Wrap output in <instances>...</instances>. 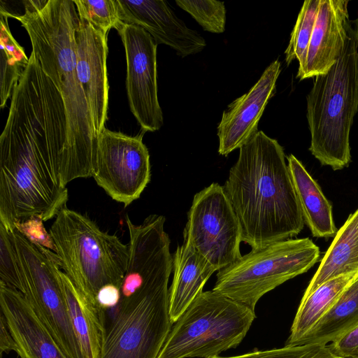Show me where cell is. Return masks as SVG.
<instances>
[{
    "instance_id": "484cf974",
    "label": "cell",
    "mask_w": 358,
    "mask_h": 358,
    "mask_svg": "<svg viewBox=\"0 0 358 358\" xmlns=\"http://www.w3.org/2000/svg\"><path fill=\"white\" fill-rule=\"evenodd\" d=\"M80 20L91 24L95 29L108 34L117 29L120 20L117 0H73Z\"/></svg>"
},
{
    "instance_id": "7402d4cb",
    "label": "cell",
    "mask_w": 358,
    "mask_h": 358,
    "mask_svg": "<svg viewBox=\"0 0 358 358\" xmlns=\"http://www.w3.org/2000/svg\"><path fill=\"white\" fill-rule=\"evenodd\" d=\"M357 278L358 273L337 276L321 284L307 296L302 297L285 345L296 346Z\"/></svg>"
},
{
    "instance_id": "30bf717a",
    "label": "cell",
    "mask_w": 358,
    "mask_h": 358,
    "mask_svg": "<svg viewBox=\"0 0 358 358\" xmlns=\"http://www.w3.org/2000/svg\"><path fill=\"white\" fill-rule=\"evenodd\" d=\"M183 236L217 271L242 256L240 224L224 186L213 182L194 195Z\"/></svg>"
},
{
    "instance_id": "7c38bea8",
    "label": "cell",
    "mask_w": 358,
    "mask_h": 358,
    "mask_svg": "<svg viewBox=\"0 0 358 358\" xmlns=\"http://www.w3.org/2000/svg\"><path fill=\"white\" fill-rule=\"evenodd\" d=\"M116 29L125 50L131 111L144 132L157 131L164 122L157 95V44L137 25L122 22Z\"/></svg>"
},
{
    "instance_id": "4316f807",
    "label": "cell",
    "mask_w": 358,
    "mask_h": 358,
    "mask_svg": "<svg viewBox=\"0 0 358 358\" xmlns=\"http://www.w3.org/2000/svg\"><path fill=\"white\" fill-rule=\"evenodd\" d=\"M177 5L189 13L207 31H224L226 8L224 2L215 0H176Z\"/></svg>"
},
{
    "instance_id": "277c9868",
    "label": "cell",
    "mask_w": 358,
    "mask_h": 358,
    "mask_svg": "<svg viewBox=\"0 0 358 358\" xmlns=\"http://www.w3.org/2000/svg\"><path fill=\"white\" fill-rule=\"evenodd\" d=\"M306 102L311 154L334 171L348 167L350 130L358 111V18L350 20L338 59L315 77Z\"/></svg>"
},
{
    "instance_id": "83f0119b",
    "label": "cell",
    "mask_w": 358,
    "mask_h": 358,
    "mask_svg": "<svg viewBox=\"0 0 358 358\" xmlns=\"http://www.w3.org/2000/svg\"><path fill=\"white\" fill-rule=\"evenodd\" d=\"M0 282L22 290L20 268L11 231L0 224Z\"/></svg>"
},
{
    "instance_id": "4dcf8cb0",
    "label": "cell",
    "mask_w": 358,
    "mask_h": 358,
    "mask_svg": "<svg viewBox=\"0 0 358 358\" xmlns=\"http://www.w3.org/2000/svg\"><path fill=\"white\" fill-rule=\"evenodd\" d=\"M338 358H358V325L328 345Z\"/></svg>"
},
{
    "instance_id": "9a60e30c",
    "label": "cell",
    "mask_w": 358,
    "mask_h": 358,
    "mask_svg": "<svg viewBox=\"0 0 358 358\" xmlns=\"http://www.w3.org/2000/svg\"><path fill=\"white\" fill-rule=\"evenodd\" d=\"M120 20L145 30L156 43L174 49L186 57L201 52L206 45L205 39L188 28L162 0H117Z\"/></svg>"
},
{
    "instance_id": "5b68a950",
    "label": "cell",
    "mask_w": 358,
    "mask_h": 358,
    "mask_svg": "<svg viewBox=\"0 0 358 358\" xmlns=\"http://www.w3.org/2000/svg\"><path fill=\"white\" fill-rule=\"evenodd\" d=\"M49 232L56 253L44 249L45 255L98 310L96 296L101 287L107 285L121 287L128 265L129 245L116 235L103 231L87 216L66 205L58 211Z\"/></svg>"
},
{
    "instance_id": "ac0fdd59",
    "label": "cell",
    "mask_w": 358,
    "mask_h": 358,
    "mask_svg": "<svg viewBox=\"0 0 358 358\" xmlns=\"http://www.w3.org/2000/svg\"><path fill=\"white\" fill-rule=\"evenodd\" d=\"M182 245L173 255V280L169 287V310L173 324L192 302L203 291V288L215 271L209 264L183 236Z\"/></svg>"
},
{
    "instance_id": "9c48e42d",
    "label": "cell",
    "mask_w": 358,
    "mask_h": 358,
    "mask_svg": "<svg viewBox=\"0 0 358 358\" xmlns=\"http://www.w3.org/2000/svg\"><path fill=\"white\" fill-rule=\"evenodd\" d=\"M11 236L20 268L21 293L68 358H85L71 322L59 266L17 230Z\"/></svg>"
},
{
    "instance_id": "d6986e66",
    "label": "cell",
    "mask_w": 358,
    "mask_h": 358,
    "mask_svg": "<svg viewBox=\"0 0 358 358\" xmlns=\"http://www.w3.org/2000/svg\"><path fill=\"white\" fill-rule=\"evenodd\" d=\"M287 159L304 223L314 237H334L338 229L334 220L331 204L303 164L292 154Z\"/></svg>"
},
{
    "instance_id": "cb8c5ba5",
    "label": "cell",
    "mask_w": 358,
    "mask_h": 358,
    "mask_svg": "<svg viewBox=\"0 0 358 358\" xmlns=\"http://www.w3.org/2000/svg\"><path fill=\"white\" fill-rule=\"evenodd\" d=\"M0 35V107L3 108L28 66L29 58L12 36L8 17L1 15Z\"/></svg>"
},
{
    "instance_id": "4fadbf2b",
    "label": "cell",
    "mask_w": 358,
    "mask_h": 358,
    "mask_svg": "<svg viewBox=\"0 0 358 358\" xmlns=\"http://www.w3.org/2000/svg\"><path fill=\"white\" fill-rule=\"evenodd\" d=\"M76 69L96 136L105 129L108 106L107 34L79 19L75 31Z\"/></svg>"
},
{
    "instance_id": "1f68e13d",
    "label": "cell",
    "mask_w": 358,
    "mask_h": 358,
    "mask_svg": "<svg viewBox=\"0 0 358 358\" xmlns=\"http://www.w3.org/2000/svg\"><path fill=\"white\" fill-rule=\"evenodd\" d=\"M120 299V288L114 285H107L101 288L96 296V305L101 321L103 311L117 306Z\"/></svg>"
},
{
    "instance_id": "8992f818",
    "label": "cell",
    "mask_w": 358,
    "mask_h": 358,
    "mask_svg": "<svg viewBox=\"0 0 358 358\" xmlns=\"http://www.w3.org/2000/svg\"><path fill=\"white\" fill-rule=\"evenodd\" d=\"M169 276L121 287L116 306L103 312L99 358H157L173 327Z\"/></svg>"
},
{
    "instance_id": "6da1fadb",
    "label": "cell",
    "mask_w": 358,
    "mask_h": 358,
    "mask_svg": "<svg viewBox=\"0 0 358 358\" xmlns=\"http://www.w3.org/2000/svg\"><path fill=\"white\" fill-rule=\"evenodd\" d=\"M68 122L64 100L34 55L14 87L0 136V224L44 222L66 205Z\"/></svg>"
},
{
    "instance_id": "ffe728a7",
    "label": "cell",
    "mask_w": 358,
    "mask_h": 358,
    "mask_svg": "<svg viewBox=\"0 0 358 358\" xmlns=\"http://www.w3.org/2000/svg\"><path fill=\"white\" fill-rule=\"evenodd\" d=\"M358 273V208L337 231L302 297L337 276Z\"/></svg>"
},
{
    "instance_id": "7a4b0ae2",
    "label": "cell",
    "mask_w": 358,
    "mask_h": 358,
    "mask_svg": "<svg viewBox=\"0 0 358 358\" xmlns=\"http://www.w3.org/2000/svg\"><path fill=\"white\" fill-rule=\"evenodd\" d=\"M24 13L1 9L20 22L42 70L60 92L68 122V166L64 185L92 177L98 148L87 100L76 69L75 31L79 17L73 0H26Z\"/></svg>"
},
{
    "instance_id": "2e32d148",
    "label": "cell",
    "mask_w": 358,
    "mask_h": 358,
    "mask_svg": "<svg viewBox=\"0 0 358 358\" xmlns=\"http://www.w3.org/2000/svg\"><path fill=\"white\" fill-rule=\"evenodd\" d=\"M0 307L21 358H68L24 296L1 282Z\"/></svg>"
},
{
    "instance_id": "f1b7e54d",
    "label": "cell",
    "mask_w": 358,
    "mask_h": 358,
    "mask_svg": "<svg viewBox=\"0 0 358 358\" xmlns=\"http://www.w3.org/2000/svg\"><path fill=\"white\" fill-rule=\"evenodd\" d=\"M210 358H338L329 350L328 345H285L280 348L254 350L233 357Z\"/></svg>"
},
{
    "instance_id": "52a82bcc",
    "label": "cell",
    "mask_w": 358,
    "mask_h": 358,
    "mask_svg": "<svg viewBox=\"0 0 358 358\" xmlns=\"http://www.w3.org/2000/svg\"><path fill=\"white\" fill-rule=\"evenodd\" d=\"M255 310L213 289L203 292L175 322L157 358H210L238 345Z\"/></svg>"
},
{
    "instance_id": "e0dca14e",
    "label": "cell",
    "mask_w": 358,
    "mask_h": 358,
    "mask_svg": "<svg viewBox=\"0 0 358 358\" xmlns=\"http://www.w3.org/2000/svg\"><path fill=\"white\" fill-rule=\"evenodd\" d=\"M348 0H320L305 63L299 80L326 73L338 59L350 22Z\"/></svg>"
},
{
    "instance_id": "44dd1931",
    "label": "cell",
    "mask_w": 358,
    "mask_h": 358,
    "mask_svg": "<svg viewBox=\"0 0 358 358\" xmlns=\"http://www.w3.org/2000/svg\"><path fill=\"white\" fill-rule=\"evenodd\" d=\"M58 274L75 334L85 358H99L103 326L99 311L75 287L58 268Z\"/></svg>"
},
{
    "instance_id": "ba28073f",
    "label": "cell",
    "mask_w": 358,
    "mask_h": 358,
    "mask_svg": "<svg viewBox=\"0 0 358 358\" xmlns=\"http://www.w3.org/2000/svg\"><path fill=\"white\" fill-rule=\"evenodd\" d=\"M319 247L308 238H289L252 250L216 275L213 290L252 310L266 293L317 263Z\"/></svg>"
},
{
    "instance_id": "5bb4252c",
    "label": "cell",
    "mask_w": 358,
    "mask_h": 358,
    "mask_svg": "<svg viewBox=\"0 0 358 358\" xmlns=\"http://www.w3.org/2000/svg\"><path fill=\"white\" fill-rule=\"evenodd\" d=\"M280 71V62L275 60L265 69L253 87L231 103L223 112L217 126L220 155H228L258 132L259 121L268 100L275 92Z\"/></svg>"
},
{
    "instance_id": "603a6c76",
    "label": "cell",
    "mask_w": 358,
    "mask_h": 358,
    "mask_svg": "<svg viewBox=\"0 0 358 358\" xmlns=\"http://www.w3.org/2000/svg\"><path fill=\"white\" fill-rule=\"evenodd\" d=\"M358 325V278L296 345H327Z\"/></svg>"
},
{
    "instance_id": "f546056e",
    "label": "cell",
    "mask_w": 358,
    "mask_h": 358,
    "mask_svg": "<svg viewBox=\"0 0 358 358\" xmlns=\"http://www.w3.org/2000/svg\"><path fill=\"white\" fill-rule=\"evenodd\" d=\"M43 220L38 216H31L14 223V229L20 233L29 241L56 253L54 240L44 225Z\"/></svg>"
},
{
    "instance_id": "8fae6325",
    "label": "cell",
    "mask_w": 358,
    "mask_h": 358,
    "mask_svg": "<svg viewBox=\"0 0 358 358\" xmlns=\"http://www.w3.org/2000/svg\"><path fill=\"white\" fill-rule=\"evenodd\" d=\"M143 133L129 136L105 128L98 139L92 177L117 202L129 206L150 181V154Z\"/></svg>"
},
{
    "instance_id": "3957f363",
    "label": "cell",
    "mask_w": 358,
    "mask_h": 358,
    "mask_svg": "<svg viewBox=\"0 0 358 358\" xmlns=\"http://www.w3.org/2000/svg\"><path fill=\"white\" fill-rule=\"evenodd\" d=\"M224 188L252 250L292 238L304 227L285 155L262 131L239 148Z\"/></svg>"
},
{
    "instance_id": "d6a6232c",
    "label": "cell",
    "mask_w": 358,
    "mask_h": 358,
    "mask_svg": "<svg viewBox=\"0 0 358 358\" xmlns=\"http://www.w3.org/2000/svg\"><path fill=\"white\" fill-rule=\"evenodd\" d=\"M14 351L17 353L18 348L17 344L11 335L8 327L6 318L1 312L0 315V353L1 357L2 354L6 352Z\"/></svg>"
},
{
    "instance_id": "d4e9b609",
    "label": "cell",
    "mask_w": 358,
    "mask_h": 358,
    "mask_svg": "<svg viewBox=\"0 0 358 358\" xmlns=\"http://www.w3.org/2000/svg\"><path fill=\"white\" fill-rule=\"evenodd\" d=\"M320 0H306L303 2L296 23L290 34V39L285 51L287 65L293 60L299 62V69L303 67L307 50L315 23Z\"/></svg>"
}]
</instances>
